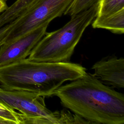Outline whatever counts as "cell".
I'll return each mask as SVG.
<instances>
[{
	"label": "cell",
	"instance_id": "9c48e42d",
	"mask_svg": "<svg viewBox=\"0 0 124 124\" xmlns=\"http://www.w3.org/2000/svg\"><path fill=\"white\" fill-rule=\"evenodd\" d=\"M36 0H16L0 14V29L21 15Z\"/></svg>",
	"mask_w": 124,
	"mask_h": 124
},
{
	"label": "cell",
	"instance_id": "52a82bcc",
	"mask_svg": "<svg viewBox=\"0 0 124 124\" xmlns=\"http://www.w3.org/2000/svg\"><path fill=\"white\" fill-rule=\"evenodd\" d=\"M93 75L103 83L115 88L124 87V59L111 57L96 62L92 66Z\"/></svg>",
	"mask_w": 124,
	"mask_h": 124
},
{
	"label": "cell",
	"instance_id": "ba28073f",
	"mask_svg": "<svg viewBox=\"0 0 124 124\" xmlns=\"http://www.w3.org/2000/svg\"><path fill=\"white\" fill-rule=\"evenodd\" d=\"M92 23V27L94 29H104L115 34H123L124 8L110 14L97 16Z\"/></svg>",
	"mask_w": 124,
	"mask_h": 124
},
{
	"label": "cell",
	"instance_id": "30bf717a",
	"mask_svg": "<svg viewBox=\"0 0 124 124\" xmlns=\"http://www.w3.org/2000/svg\"><path fill=\"white\" fill-rule=\"evenodd\" d=\"M123 8H124V0H100L97 16L110 14Z\"/></svg>",
	"mask_w": 124,
	"mask_h": 124
},
{
	"label": "cell",
	"instance_id": "277c9868",
	"mask_svg": "<svg viewBox=\"0 0 124 124\" xmlns=\"http://www.w3.org/2000/svg\"><path fill=\"white\" fill-rule=\"evenodd\" d=\"M45 96L26 91L8 90L0 87V102L22 114V124H83L79 116L63 110H49Z\"/></svg>",
	"mask_w": 124,
	"mask_h": 124
},
{
	"label": "cell",
	"instance_id": "5b68a950",
	"mask_svg": "<svg viewBox=\"0 0 124 124\" xmlns=\"http://www.w3.org/2000/svg\"><path fill=\"white\" fill-rule=\"evenodd\" d=\"M73 0H36L16 19L9 23L10 29L4 43H10L64 14Z\"/></svg>",
	"mask_w": 124,
	"mask_h": 124
},
{
	"label": "cell",
	"instance_id": "7c38bea8",
	"mask_svg": "<svg viewBox=\"0 0 124 124\" xmlns=\"http://www.w3.org/2000/svg\"><path fill=\"white\" fill-rule=\"evenodd\" d=\"M22 114L17 112L0 102V117L8 121L10 124H22Z\"/></svg>",
	"mask_w": 124,
	"mask_h": 124
},
{
	"label": "cell",
	"instance_id": "5bb4252c",
	"mask_svg": "<svg viewBox=\"0 0 124 124\" xmlns=\"http://www.w3.org/2000/svg\"><path fill=\"white\" fill-rule=\"evenodd\" d=\"M8 7L6 0H0V14L5 11Z\"/></svg>",
	"mask_w": 124,
	"mask_h": 124
},
{
	"label": "cell",
	"instance_id": "6da1fadb",
	"mask_svg": "<svg viewBox=\"0 0 124 124\" xmlns=\"http://www.w3.org/2000/svg\"><path fill=\"white\" fill-rule=\"evenodd\" d=\"M61 85L53 93L61 105L90 124H123L124 95L93 74Z\"/></svg>",
	"mask_w": 124,
	"mask_h": 124
},
{
	"label": "cell",
	"instance_id": "4fadbf2b",
	"mask_svg": "<svg viewBox=\"0 0 124 124\" xmlns=\"http://www.w3.org/2000/svg\"><path fill=\"white\" fill-rule=\"evenodd\" d=\"M10 26L9 23L0 29V46L4 43L6 37L9 32Z\"/></svg>",
	"mask_w": 124,
	"mask_h": 124
},
{
	"label": "cell",
	"instance_id": "7a4b0ae2",
	"mask_svg": "<svg viewBox=\"0 0 124 124\" xmlns=\"http://www.w3.org/2000/svg\"><path fill=\"white\" fill-rule=\"evenodd\" d=\"M86 73V68L78 63L36 62L26 58L0 67V84L5 89L50 97L64 82L76 79Z\"/></svg>",
	"mask_w": 124,
	"mask_h": 124
},
{
	"label": "cell",
	"instance_id": "8992f818",
	"mask_svg": "<svg viewBox=\"0 0 124 124\" xmlns=\"http://www.w3.org/2000/svg\"><path fill=\"white\" fill-rule=\"evenodd\" d=\"M48 24L42 25L0 46V67L26 59L43 37Z\"/></svg>",
	"mask_w": 124,
	"mask_h": 124
},
{
	"label": "cell",
	"instance_id": "3957f363",
	"mask_svg": "<svg viewBox=\"0 0 124 124\" xmlns=\"http://www.w3.org/2000/svg\"><path fill=\"white\" fill-rule=\"evenodd\" d=\"M99 3L73 16L60 29L46 32L28 56L33 61L69 62L87 27L97 15Z\"/></svg>",
	"mask_w": 124,
	"mask_h": 124
},
{
	"label": "cell",
	"instance_id": "8fae6325",
	"mask_svg": "<svg viewBox=\"0 0 124 124\" xmlns=\"http://www.w3.org/2000/svg\"><path fill=\"white\" fill-rule=\"evenodd\" d=\"M100 0H73L64 13V15L73 16L99 2Z\"/></svg>",
	"mask_w": 124,
	"mask_h": 124
},
{
	"label": "cell",
	"instance_id": "9a60e30c",
	"mask_svg": "<svg viewBox=\"0 0 124 124\" xmlns=\"http://www.w3.org/2000/svg\"><path fill=\"white\" fill-rule=\"evenodd\" d=\"M7 122L6 120H5L4 119L1 118L0 117V124H7Z\"/></svg>",
	"mask_w": 124,
	"mask_h": 124
}]
</instances>
